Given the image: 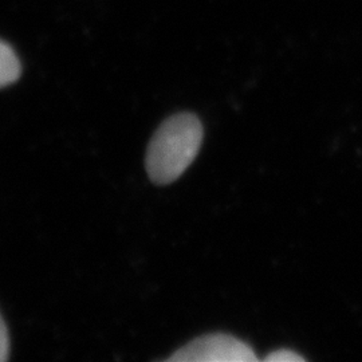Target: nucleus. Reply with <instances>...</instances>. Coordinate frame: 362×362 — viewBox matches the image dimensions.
Instances as JSON below:
<instances>
[{
	"label": "nucleus",
	"mask_w": 362,
	"mask_h": 362,
	"mask_svg": "<svg viewBox=\"0 0 362 362\" xmlns=\"http://www.w3.org/2000/svg\"><path fill=\"white\" fill-rule=\"evenodd\" d=\"M203 136V124L192 113H179L165 119L148 146L145 165L149 179L158 185L177 180L194 163Z\"/></svg>",
	"instance_id": "f257e3e1"
},
{
	"label": "nucleus",
	"mask_w": 362,
	"mask_h": 362,
	"mask_svg": "<svg viewBox=\"0 0 362 362\" xmlns=\"http://www.w3.org/2000/svg\"><path fill=\"white\" fill-rule=\"evenodd\" d=\"M170 362H255V353L246 342L224 333H212L194 338L175 351Z\"/></svg>",
	"instance_id": "f03ea898"
},
{
	"label": "nucleus",
	"mask_w": 362,
	"mask_h": 362,
	"mask_svg": "<svg viewBox=\"0 0 362 362\" xmlns=\"http://www.w3.org/2000/svg\"><path fill=\"white\" fill-rule=\"evenodd\" d=\"M22 73V66L13 47L0 40V89L16 82Z\"/></svg>",
	"instance_id": "7ed1b4c3"
},
{
	"label": "nucleus",
	"mask_w": 362,
	"mask_h": 362,
	"mask_svg": "<svg viewBox=\"0 0 362 362\" xmlns=\"http://www.w3.org/2000/svg\"><path fill=\"white\" fill-rule=\"evenodd\" d=\"M264 362H305L306 360L299 356L297 351L288 349L274 350L263 360Z\"/></svg>",
	"instance_id": "20e7f679"
},
{
	"label": "nucleus",
	"mask_w": 362,
	"mask_h": 362,
	"mask_svg": "<svg viewBox=\"0 0 362 362\" xmlns=\"http://www.w3.org/2000/svg\"><path fill=\"white\" fill-rule=\"evenodd\" d=\"M8 353H10L8 333H7V327L4 325V321L0 315V362H4L8 358Z\"/></svg>",
	"instance_id": "39448f33"
}]
</instances>
